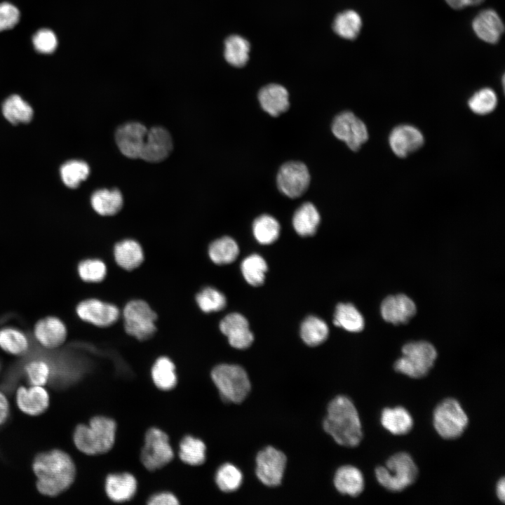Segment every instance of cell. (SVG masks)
<instances>
[{
  "label": "cell",
  "mask_w": 505,
  "mask_h": 505,
  "mask_svg": "<svg viewBox=\"0 0 505 505\" xmlns=\"http://www.w3.org/2000/svg\"><path fill=\"white\" fill-rule=\"evenodd\" d=\"M32 469L36 478L37 490L40 494L51 497L67 490L76 476L72 459L58 449L38 454L33 462Z\"/></svg>",
  "instance_id": "obj_1"
},
{
  "label": "cell",
  "mask_w": 505,
  "mask_h": 505,
  "mask_svg": "<svg viewBox=\"0 0 505 505\" xmlns=\"http://www.w3.org/2000/svg\"><path fill=\"white\" fill-rule=\"evenodd\" d=\"M323 428L342 446L356 447L363 438L358 412L352 400L346 396H337L328 403Z\"/></svg>",
  "instance_id": "obj_2"
},
{
  "label": "cell",
  "mask_w": 505,
  "mask_h": 505,
  "mask_svg": "<svg viewBox=\"0 0 505 505\" xmlns=\"http://www.w3.org/2000/svg\"><path fill=\"white\" fill-rule=\"evenodd\" d=\"M116 424L109 417L95 416L88 424H79L73 434L75 447L88 455L108 452L115 442Z\"/></svg>",
  "instance_id": "obj_3"
},
{
  "label": "cell",
  "mask_w": 505,
  "mask_h": 505,
  "mask_svg": "<svg viewBox=\"0 0 505 505\" xmlns=\"http://www.w3.org/2000/svg\"><path fill=\"white\" fill-rule=\"evenodd\" d=\"M210 377L225 402L242 403L250 392V380L245 369L240 365H217L212 370Z\"/></svg>",
  "instance_id": "obj_4"
},
{
  "label": "cell",
  "mask_w": 505,
  "mask_h": 505,
  "mask_svg": "<svg viewBox=\"0 0 505 505\" xmlns=\"http://www.w3.org/2000/svg\"><path fill=\"white\" fill-rule=\"evenodd\" d=\"M417 467L411 456L406 452H398L392 455L386 462L385 466H379L375 469L378 483L391 492H400L416 480Z\"/></svg>",
  "instance_id": "obj_5"
},
{
  "label": "cell",
  "mask_w": 505,
  "mask_h": 505,
  "mask_svg": "<svg viewBox=\"0 0 505 505\" xmlns=\"http://www.w3.org/2000/svg\"><path fill=\"white\" fill-rule=\"evenodd\" d=\"M401 351L403 355L394 363V370L415 379L425 377L437 358L436 349L426 341L408 342Z\"/></svg>",
  "instance_id": "obj_6"
},
{
  "label": "cell",
  "mask_w": 505,
  "mask_h": 505,
  "mask_svg": "<svg viewBox=\"0 0 505 505\" xmlns=\"http://www.w3.org/2000/svg\"><path fill=\"white\" fill-rule=\"evenodd\" d=\"M125 332L137 340H146L156 332L157 313L145 300L132 299L123 309Z\"/></svg>",
  "instance_id": "obj_7"
},
{
  "label": "cell",
  "mask_w": 505,
  "mask_h": 505,
  "mask_svg": "<svg viewBox=\"0 0 505 505\" xmlns=\"http://www.w3.org/2000/svg\"><path fill=\"white\" fill-rule=\"evenodd\" d=\"M469 423L460 403L449 398L441 401L433 413V424L438 435L445 439H455L465 431Z\"/></svg>",
  "instance_id": "obj_8"
},
{
  "label": "cell",
  "mask_w": 505,
  "mask_h": 505,
  "mask_svg": "<svg viewBox=\"0 0 505 505\" xmlns=\"http://www.w3.org/2000/svg\"><path fill=\"white\" fill-rule=\"evenodd\" d=\"M174 452L168 435L158 428L149 429L145 435L140 459L149 471L162 468L173 458Z\"/></svg>",
  "instance_id": "obj_9"
},
{
  "label": "cell",
  "mask_w": 505,
  "mask_h": 505,
  "mask_svg": "<svg viewBox=\"0 0 505 505\" xmlns=\"http://www.w3.org/2000/svg\"><path fill=\"white\" fill-rule=\"evenodd\" d=\"M287 464L284 452L272 446L260 450L255 457V475L267 487L281 485Z\"/></svg>",
  "instance_id": "obj_10"
},
{
  "label": "cell",
  "mask_w": 505,
  "mask_h": 505,
  "mask_svg": "<svg viewBox=\"0 0 505 505\" xmlns=\"http://www.w3.org/2000/svg\"><path fill=\"white\" fill-rule=\"evenodd\" d=\"M75 312L80 320L99 328L113 325L120 316L119 309L116 305L97 298L80 301Z\"/></svg>",
  "instance_id": "obj_11"
},
{
  "label": "cell",
  "mask_w": 505,
  "mask_h": 505,
  "mask_svg": "<svg viewBox=\"0 0 505 505\" xmlns=\"http://www.w3.org/2000/svg\"><path fill=\"white\" fill-rule=\"evenodd\" d=\"M332 131L337 138L344 142L352 151L358 150L368 139V132L364 122L349 111L341 112L335 118Z\"/></svg>",
  "instance_id": "obj_12"
},
{
  "label": "cell",
  "mask_w": 505,
  "mask_h": 505,
  "mask_svg": "<svg viewBox=\"0 0 505 505\" xmlns=\"http://www.w3.org/2000/svg\"><path fill=\"white\" fill-rule=\"evenodd\" d=\"M310 175L307 166L299 161L285 163L277 175L278 187L284 195L297 198L307 189Z\"/></svg>",
  "instance_id": "obj_13"
},
{
  "label": "cell",
  "mask_w": 505,
  "mask_h": 505,
  "mask_svg": "<svg viewBox=\"0 0 505 505\" xmlns=\"http://www.w3.org/2000/svg\"><path fill=\"white\" fill-rule=\"evenodd\" d=\"M68 330L64 321L55 316H48L38 320L33 328V336L42 347L53 349L66 341Z\"/></svg>",
  "instance_id": "obj_14"
},
{
  "label": "cell",
  "mask_w": 505,
  "mask_h": 505,
  "mask_svg": "<svg viewBox=\"0 0 505 505\" xmlns=\"http://www.w3.org/2000/svg\"><path fill=\"white\" fill-rule=\"evenodd\" d=\"M147 128L140 123L130 122L120 126L115 134L121 152L130 159H140L144 146Z\"/></svg>",
  "instance_id": "obj_15"
},
{
  "label": "cell",
  "mask_w": 505,
  "mask_h": 505,
  "mask_svg": "<svg viewBox=\"0 0 505 505\" xmlns=\"http://www.w3.org/2000/svg\"><path fill=\"white\" fill-rule=\"evenodd\" d=\"M173 140L169 132L162 127L147 130L140 159L151 163L165 160L173 150Z\"/></svg>",
  "instance_id": "obj_16"
},
{
  "label": "cell",
  "mask_w": 505,
  "mask_h": 505,
  "mask_svg": "<svg viewBox=\"0 0 505 505\" xmlns=\"http://www.w3.org/2000/svg\"><path fill=\"white\" fill-rule=\"evenodd\" d=\"M220 330L229 344L238 349L248 348L254 340L248 320L238 313L227 315L220 323Z\"/></svg>",
  "instance_id": "obj_17"
},
{
  "label": "cell",
  "mask_w": 505,
  "mask_h": 505,
  "mask_svg": "<svg viewBox=\"0 0 505 505\" xmlns=\"http://www.w3.org/2000/svg\"><path fill=\"white\" fill-rule=\"evenodd\" d=\"M424 142L421 131L415 126L407 124L397 126L389 136L391 150L400 158H405L419 149Z\"/></svg>",
  "instance_id": "obj_18"
},
{
  "label": "cell",
  "mask_w": 505,
  "mask_h": 505,
  "mask_svg": "<svg viewBox=\"0 0 505 505\" xmlns=\"http://www.w3.org/2000/svg\"><path fill=\"white\" fill-rule=\"evenodd\" d=\"M414 301L404 294L389 295L381 303L380 312L382 318L393 325L407 323L416 314Z\"/></svg>",
  "instance_id": "obj_19"
},
{
  "label": "cell",
  "mask_w": 505,
  "mask_h": 505,
  "mask_svg": "<svg viewBox=\"0 0 505 505\" xmlns=\"http://www.w3.org/2000/svg\"><path fill=\"white\" fill-rule=\"evenodd\" d=\"M15 402L18 409L24 414L38 416L48 409L50 396L43 386H21L17 389Z\"/></svg>",
  "instance_id": "obj_20"
},
{
  "label": "cell",
  "mask_w": 505,
  "mask_h": 505,
  "mask_svg": "<svg viewBox=\"0 0 505 505\" xmlns=\"http://www.w3.org/2000/svg\"><path fill=\"white\" fill-rule=\"evenodd\" d=\"M472 28L476 35L489 43H497L504 31L503 22L493 9L480 11L472 21Z\"/></svg>",
  "instance_id": "obj_21"
},
{
  "label": "cell",
  "mask_w": 505,
  "mask_h": 505,
  "mask_svg": "<svg viewBox=\"0 0 505 505\" xmlns=\"http://www.w3.org/2000/svg\"><path fill=\"white\" fill-rule=\"evenodd\" d=\"M113 255L117 265L126 271L138 268L144 262V253L141 244L131 238L115 243Z\"/></svg>",
  "instance_id": "obj_22"
},
{
  "label": "cell",
  "mask_w": 505,
  "mask_h": 505,
  "mask_svg": "<svg viewBox=\"0 0 505 505\" xmlns=\"http://www.w3.org/2000/svg\"><path fill=\"white\" fill-rule=\"evenodd\" d=\"M258 99L262 108L272 116H278L286 112L290 106L289 95L282 86L268 84L260 89Z\"/></svg>",
  "instance_id": "obj_23"
},
{
  "label": "cell",
  "mask_w": 505,
  "mask_h": 505,
  "mask_svg": "<svg viewBox=\"0 0 505 505\" xmlns=\"http://www.w3.org/2000/svg\"><path fill=\"white\" fill-rule=\"evenodd\" d=\"M333 484L340 494L354 497L363 491L365 480L363 473L358 468L345 465L336 471Z\"/></svg>",
  "instance_id": "obj_24"
},
{
  "label": "cell",
  "mask_w": 505,
  "mask_h": 505,
  "mask_svg": "<svg viewBox=\"0 0 505 505\" xmlns=\"http://www.w3.org/2000/svg\"><path fill=\"white\" fill-rule=\"evenodd\" d=\"M105 489L111 500L123 502L130 499L135 495L137 481L129 473H113L107 477Z\"/></svg>",
  "instance_id": "obj_25"
},
{
  "label": "cell",
  "mask_w": 505,
  "mask_h": 505,
  "mask_svg": "<svg viewBox=\"0 0 505 505\" xmlns=\"http://www.w3.org/2000/svg\"><path fill=\"white\" fill-rule=\"evenodd\" d=\"M382 426L393 435H404L410 432L413 426L410 413L403 407L384 408L380 417Z\"/></svg>",
  "instance_id": "obj_26"
},
{
  "label": "cell",
  "mask_w": 505,
  "mask_h": 505,
  "mask_svg": "<svg viewBox=\"0 0 505 505\" xmlns=\"http://www.w3.org/2000/svg\"><path fill=\"white\" fill-rule=\"evenodd\" d=\"M30 342L22 330L6 326L0 328V349L13 356H22L29 349Z\"/></svg>",
  "instance_id": "obj_27"
},
{
  "label": "cell",
  "mask_w": 505,
  "mask_h": 505,
  "mask_svg": "<svg viewBox=\"0 0 505 505\" xmlns=\"http://www.w3.org/2000/svg\"><path fill=\"white\" fill-rule=\"evenodd\" d=\"M93 210L102 216H112L118 213L123 207V200L118 189H99L95 191L90 198Z\"/></svg>",
  "instance_id": "obj_28"
},
{
  "label": "cell",
  "mask_w": 505,
  "mask_h": 505,
  "mask_svg": "<svg viewBox=\"0 0 505 505\" xmlns=\"http://www.w3.org/2000/svg\"><path fill=\"white\" fill-rule=\"evenodd\" d=\"M320 220V215L316 207L311 203L307 202L295 211L292 224L299 236H309L316 233Z\"/></svg>",
  "instance_id": "obj_29"
},
{
  "label": "cell",
  "mask_w": 505,
  "mask_h": 505,
  "mask_svg": "<svg viewBox=\"0 0 505 505\" xmlns=\"http://www.w3.org/2000/svg\"><path fill=\"white\" fill-rule=\"evenodd\" d=\"M2 113L8 122L15 125L29 123L34 115L32 107L18 95H11L4 102Z\"/></svg>",
  "instance_id": "obj_30"
},
{
  "label": "cell",
  "mask_w": 505,
  "mask_h": 505,
  "mask_svg": "<svg viewBox=\"0 0 505 505\" xmlns=\"http://www.w3.org/2000/svg\"><path fill=\"white\" fill-rule=\"evenodd\" d=\"M333 323L335 325L351 332H361L365 326L362 314L351 303H339L337 305Z\"/></svg>",
  "instance_id": "obj_31"
},
{
  "label": "cell",
  "mask_w": 505,
  "mask_h": 505,
  "mask_svg": "<svg viewBox=\"0 0 505 505\" xmlns=\"http://www.w3.org/2000/svg\"><path fill=\"white\" fill-rule=\"evenodd\" d=\"M239 253L236 242L229 236H223L213 241L208 248V256L218 265L233 262Z\"/></svg>",
  "instance_id": "obj_32"
},
{
  "label": "cell",
  "mask_w": 505,
  "mask_h": 505,
  "mask_svg": "<svg viewBox=\"0 0 505 505\" xmlns=\"http://www.w3.org/2000/svg\"><path fill=\"white\" fill-rule=\"evenodd\" d=\"M151 373L153 382L161 390H170L177 384L175 364L168 357L158 358L153 364Z\"/></svg>",
  "instance_id": "obj_33"
},
{
  "label": "cell",
  "mask_w": 505,
  "mask_h": 505,
  "mask_svg": "<svg viewBox=\"0 0 505 505\" xmlns=\"http://www.w3.org/2000/svg\"><path fill=\"white\" fill-rule=\"evenodd\" d=\"M328 333L327 324L316 316H308L301 325L300 336L304 342L310 346H316L324 342Z\"/></svg>",
  "instance_id": "obj_34"
},
{
  "label": "cell",
  "mask_w": 505,
  "mask_h": 505,
  "mask_svg": "<svg viewBox=\"0 0 505 505\" xmlns=\"http://www.w3.org/2000/svg\"><path fill=\"white\" fill-rule=\"evenodd\" d=\"M361 27V18L353 10H347L339 13L333 22V29L335 33L342 38L349 40H354L358 36Z\"/></svg>",
  "instance_id": "obj_35"
},
{
  "label": "cell",
  "mask_w": 505,
  "mask_h": 505,
  "mask_svg": "<svg viewBox=\"0 0 505 505\" xmlns=\"http://www.w3.org/2000/svg\"><path fill=\"white\" fill-rule=\"evenodd\" d=\"M249 51V42L241 36L231 35L225 40L224 58L234 67H241L247 63Z\"/></svg>",
  "instance_id": "obj_36"
},
{
  "label": "cell",
  "mask_w": 505,
  "mask_h": 505,
  "mask_svg": "<svg viewBox=\"0 0 505 505\" xmlns=\"http://www.w3.org/2000/svg\"><path fill=\"white\" fill-rule=\"evenodd\" d=\"M206 446L199 438L187 436L181 440L179 457L187 464L198 466L206 461Z\"/></svg>",
  "instance_id": "obj_37"
},
{
  "label": "cell",
  "mask_w": 505,
  "mask_h": 505,
  "mask_svg": "<svg viewBox=\"0 0 505 505\" xmlns=\"http://www.w3.org/2000/svg\"><path fill=\"white\" fill-rule=\"evenodd\" d=\"M280 230L278 222L269 215L258 217L252 224L255 238L263 245L271 244L276 241L279 236Z\"/></svg>",
  "instance_id": "obj_38"
},
{
  "label": "cell",
  "mask_w": 505,
  "mask_h": 505,
  "mask_svg": "<svg viewBox=\"0 0 505 505\" xmlns=\"http://www.w3.org/2000/svg\"><path fill=\"white\" fill-rule=\"evenodd\" d=\"M241 269L244 278L250 285L260 286L264 281L267 264L263 257L253 254L243 260Z\"/></svg>",
  "instance_id": "obj_39"
},
{
  "label": "cell",
  "mask_w": 505,
  "mask_h": 505,
  "mask_svg": "<svg viewBox=\"0 0 505 505\" xmlns=\"http://www.w3.org/2000/svg\"><path fill=\"white\" fill-rule=\"evenodd\" d=\"M241 470L231 463L221 465L215 473V480L218 488L224 492L237 490L243 483Z\"/></svg>",
  "instance_id": "obj_40"
},
{
  "label": "cell",
  "mask_w": 505,
  "mask_h": 505,
  "mask_svg": "<svg viewBox=\"0 0 505 505\" xmlns=\"http://www.w3.org/2000/svg\"><path fill=\"white\" fill-rule=\"evenodd\" d=\"M90 174L89 166L80 160H72L65 163L60 168L63 183L69 188H77Z\"/></svg>",
  "instance_id": "obj_41"
},
{
  "label": "cell",
  "mask_w": 505,
  "mask_h": 505,
  "mask_svg": "<svg viewBox=\"0 0 505 505\" xmlns=\"http://www.w3.org/2000/svg\"><path fill=\"white\" fill-rule=\"evenodd\" d=\"M77 274L79 278L88 283H97L102 281L107 274L105 263L100 259L88 258L79 262Z\"/></svg>",
  "instance_id": "obj_42"
},
{
  "label": "cell",
  "mask_w": 505,
  "mask_h": 505,
  "mask_svg": "<svg viewBox=\"0 0 505 505\" xmlns=\"http://www.w3.org/2000/svg\"><path fill=\"white\" fill-rule=\"evenodd\" d=\"M195 300L200 310L204 313L220 311L227 304L224 295L212 287L204 288L198 292L196 295Z\"/></svg>",
  "instance_id": "obj_43"
},
{
  "label": "cell",
  "mask_w": 505,
  "mask_h": 505,
  "mask_svg": "<svg viewBox=\"0 0 505 505\" xmlns=\"http://www.w3.org/2000/svg\"><path fill=\"white\" fill-rule=\"evenodd\" d=\"M497 105V95L493 90L489 88H484L476 91L468 100V105L471 110L479 115L492 112Z\"/></svg>",
  "instance_id": "obj_44"
},
{
  "label": "cell",
  "mask_w": 505,
  "mask_h": 505,
  "mask_svg": "<svg viewBox=\"0 0 505 505\" xmlns=\"http://www.w3.org/2000/svg\"><path fill=\"white\" fill-rule=\"evenodd\" d=\"M24 372L30 385L44 386L49 380L51 368L44 359L35 358L25 365Z\"/></svg>",
  "instance_id": "obj_45"
},
{
  "label": "cell",
  "mask_w": 505,
  "mask_h": 505,
  "mask_svg": "<svg viewBox=\"0 0 505 505\" xmlns=\"http://www.w3.org/2000/svg\"><path fill=\"white\" fill-rule=\"evenodd\" d=\"M33 44L39 53H50L57 47V38L51 30L41 29L34 34Z\"/></svg>",
  "instance_id": "obj_46"
},
{
  "label": "cell",
  "mask_w": 505,
  "mask_h": 505,
  "mask_svg": "<svg viewBox=\"0 0 505 505\" xmlns=\"http://www.w3.org/2000/svg\"><path fill=\"white\" fill-rule=\"evenodd\" d=\"M19 18L20 13L15 6L8 3L0 4V31L13 27Z\"/></svg>",
  "instance_id": "obj_47"
},
{
  "label": "cell",
  "mask_w": 505,
  "mask_h": 505,
  "mask_svg": "<svg viewBox=\"0 0 505 505\" xmlns=\"http://www.w3.org/2000/svg\"><path fill=\"white\" fill-rule=\"evenodd\" d=\"M149 505H177V498L171 492H161L152 495L147 502Z\"/></svg>",
  "instance_id": "obj_48"
},
{
  "label": "cell",
  "mask_w": 505,
  "mask_h": 505,
  "mask_svg": "<svg viewBox=\"0 0 505 505\" xmlns=\"http://www.w3.org/2000/svg\"><path fill=\"white\" fill-rule=\"evenodd\" d=\"M10 405L6 395L0 391V426L4 424L9 417Z\"/></svg>",
  "instance_id": "obj_49"
},
{
  "label": "cell",
  "mask_w": 505,
  "mask_h": 505,
  "mask_svg": "<svg viewBox=\"0 0 505 505\" xmlns=\"http://www.w3.org/2000/svg\"><path fill=\"white\" fill-rule=\"evenodd\" d=\"M454 9H462L467 6H476L485 0H445Z\"/></svg>",
  "instance_id": "obj_50"
},
{
  "label": "cell",
  "mask_w": 505,
  "mask_h": 505,
  "mask_svg": "<svg viewBox=\"0 0 505 505\" xmlns=\"http://www.w3.org/2000/svg\"><path fill=\"white\" fill-rule=\"evenodd\" d=\"M496 494L498 499L504 503L505 499V480L504 477L497 484Z\"/></svg>",
  "instance_id": "obj_51"
}]
</instances>
